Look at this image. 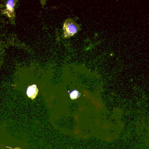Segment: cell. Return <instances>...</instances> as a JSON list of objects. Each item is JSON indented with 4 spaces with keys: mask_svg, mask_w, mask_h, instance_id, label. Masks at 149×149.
I'll list each match as a JSON object with an SVG mask.
<instances>
[{
    "mask_svg": "<svg viewBox=\"0 0 149 149\" xmlns=\"http://www.w3.org/2000/svg\"><path fill=\"white\" fill-rule=\"evenodd\" d=\"M79 25L71 19H67L63 25L64 37L67 38L77 34L79 29Z\"/></svg>",
    "mask_w": 149,
    "mask_h": 149,
    "instance_id": "1",
    "label": "cell"
},
{
    "mask_svg": "<svg viewBox=\"0 0 149 149\" xmlns=\"http://www.w3.org/2000/svg\"><path fill=\"white\" fill-rule=\"evenodd\" d=\"M15 0H8L6 3V8L4 10L3 13L6 14L10 18L15 16L14 7L15 6Z\"/></svg>",
    "mask_w": 149,
    "mask_h": 149,
    "instance_id": "2",
    "label": "cell"
},
{
    "mask_svg": "<svg viewBox=\"0 0 149 149\" xmlns=\"http://www.w3.org/2000/svg\"><path fill=\"white\" fill-rule=\"evenodd\" d=\"M38 93V90L37 85L34 84L30 85L27 88V95L29 98L34 99L36 98Z\"/></svg>",
    "mask_w": 149,
    "mask_h": 149,
    "instance_id": "3",
    "label": "cell"
},
{
    "mask_svg": "<svg viewBox=\"0 0 149 149\" xmlns=\"http://www.w3.org/2000/svg\"><path fill=\"white\" fill-rule=\"evenodd\" d=\"M80 96V93L78 91L74 90L70 93V97L72 100L77 99Z\"/></svg>",
    "mask_w": 149,
    "mask_h": 149,
    "instance_id": "4",
    "label": "cell"
},
{
    "mask_svg": "<svg viewBox=\"0 0 149 149\" xmlns=\"http://www.w3.org/2000/svg\"><path fill=\"white\" fill-rule=\"evenodd\" d=\"M10 149H21L19 147H16V148H14V149H12V148H10Z\"/></svg>",
    "mask_w": 149,
    "mask_h": 149,
    "instance_id": "5",
    "label": "cell"
}]
</instances>
